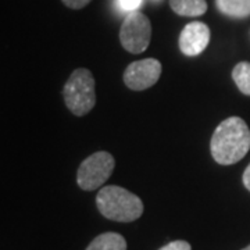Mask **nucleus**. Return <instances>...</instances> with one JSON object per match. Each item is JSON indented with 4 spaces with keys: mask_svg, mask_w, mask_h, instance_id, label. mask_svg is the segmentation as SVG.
Returning a JSON list of instances; mask_svg holds the SVG:
<instances>
[{
    "mask_svg": "<svg viewBox=\"0 0 250 250\" xmlns=\"http://www.w3.org/2000/svg\"><path fill=\"white\" fill-rule=\"evenodd\" d=\"M250 149V129L241 117H229L215 128L210 141L211 156L221 166L241 161Z\"/></svg>",
    "mask_w": 250,
    "mask_h": 250,
    "instance_id": "obj_1",
    "label": "nucleus"
},
{
    "mask_svg": "<svg viewBox=\"0 0 250 250\" xmlns=\"http://www.w3.org/2000/svg\"><path fill=\"white\" fill-rule=\"evenodd\" d=\"M96 206L100 214L117 223H131L143 214V203L139 196L116 185L99 190Z\"/></svg>",
    "mask_w": 250,
    "mask_h": 250,
    "instance_id": "obj_2",
    "label": "nucleus"
},
{
    "mask_svg": "<svg viewBox=\"0 0 250 250\" xmlns=\"http://www.w3.org/2000/svg\"><path fill=\"white\" fill-rule=\"evenodd\" d=\"M64 102L74 116L82 117L88 114L96 104L95 78L86 68L72 71L62 89Z\"/></svg>",
    "mask_w": 250,
    "mask_h": 250,
    "instance_id": "obj_3",
    "label": "nucleus"
},
{
    "mask_svg": "<svg viewBox=\"0 0 250 250\" xmlns=\"http://www.w3.org/2000/svg\"><path fill=\"white\" fill-rule=\"evenodd\" d=\"M116 160L108 152H96L81 163L77 172L78 187L83 190L100 188L113 174Z\"/></svg>",
    "mask_w": 250,
    "mask_h": 250,
    "instance_id": "obj_4",
    "label": "nucleus"
},
{
    "mask_svg": "<svg viewBox=\"0 0 250 250\" xmlns=\"http://www.w3.org/2000/svg\"><path fill=\"white\" fill-rule=\"evenodd\" d=\"M152 24L141 11L128 13L120 29V42L126 52L143 53L150 43Z\"/></svg>",
    "mask_w": 250,
    "mask_h": 250,
    "instance_id": "obj_5",
    "label": "nucleus"
},
{
    "mask_svg": "<svg viewBox=\"0 0 250 250\" xmlns=\"http://www.w3.org/2000/svg\"><path fill=\"white\" fill-rule=\"evenodd\" d=\"M161 62L156 59H143L131 62L124 72V83L132 90L152 88L161 75Z\"/></svg>",
    "mask_w": 250,
    "mask_h": 250,
    "instance_id": "obj_6",
    "label": "nucleus"
},
{
    "mask_svg": "<svg viewBox=\"0 0 250 250\" xmlns=\"http://www.w3.org/2000/svg\"><path fill=\"white\" fill-rule=\"evenodd\" d=\"M208 42H210V28L200 21L189 22L181 31L179 35V49L182 53L189 57L197 56L206 50Z\"/></svg>",
    "mask_w": 250,
    "mask_h": 250,
    "instance_id": "obj_7",
    "label": "nucleus"
},
{
    "mask_svg": "<svg viewBox=\"0 0 250 250\" xmlns=\"http://www.w3.org/2000/svg\"><path fill=\"white\" fill-rule=\"evenodd\" d=\"M171 10L182 17H199L207 11L206 0H170Z\"/></svg>",
    "mask_w": 250,
    "mask_h": 250,
    "instance_id": "obj_8",
    "label": "nucleus"
},
{
    "mask_svg": "<svg viewBox=\"0 0 250 250\" xmlns=\"http://www.w3.org/2000/svg\"><path fill=\"white\" fill-rule=\"evenodd\" d=\"M217 10L232 18H246L250 16V0H215Z\"/></svg>",
    "mask_w": 250,
    "mask_h": 250,
    "instance_id": "obj_9",
    "label": "nucleus"
},
{
    "mask_svg": "<svg viewBox=\"0 0 250 250\" xmlns=\"http://www.w3.org/2000/svg\"><path fill=\"white\" fill-rule=\"evenodd\" d=\"M86 250H126V241L117 232H106L96 236Z\"/></svg>",
    "mask_w": 250,
    "mask_h": 250,
    "instance_id": "obj_10",
    "label": "nucleus"
},
{
    "mask_svg": "<svg viewBox=\"0 0 250 250\" xmlns=\"http://www.w3.org/2000/svg\"><path fill=\"white\" fill-rule=\"evenodd\" d=\"M232 80L243 95L250 96V62H238L232 70Z\"/></svg>",
    "mask_w": 250,
    "mask_h": 250,
    "instance_id": "obj_11",
    "label": "nucleus"
},
{
    "mask_svg": "<svg viewBox=\"0 0 250 250\" xmlns=\"http://www.w3.org/2000/svg\"><path fill=\"white\" fill-rule=\"evenodd\" d=\"M117 4L123 11L132 13V11H138L139 6L142 4V0H117Z\"/></svg>",
    "mask_w": 250,
    "mask_h": 250,
    "instance_id": "obj_12",
    "label": "nucleus"
},
{
    "mask_svg": "<svg viewBox=\"0 0 250 250\" xmlns=\"http://www.w3.org/2000/svg\"><path fill=\"white\" fill-rule=\"evenodd\" d=\"M159 250H192L187 241H172Z\"/></svg>",
    "mask_w": 250,
    "mask_h": 250,
    "instance_id": "obj_13",
    "label": "nucleus"
},
{
    "mask_svg": "<svg viewBox=\"0 0 250 250\" xmlns=\"http://www.w3.org/2000/svg\"><path fill=\"white\" fill-rule=\"evenodd\" d=\"M62 1L68 7V9L80 10L83 9L85 6H88L92 0H62Z\"/></svg>",
    "mask_w": 250,
    "mask_h": 250,
    "instance_id": "obj_14",
    "label": "nucleus"
},
{
    "mask_svg": "<svg viewBox=\"0 0 250 250\" xmlns=\"http://www.w3.org/2000/svg\"><path fill=\"white\" fill-rule=\"evenodd\" d=\"M242 179H243V185H245L246 189L250 192V164L246 167V170H245V172H243V177H242Z\"/></svg>",
    "mask_w": 250,
    "mask_h": 250,
    "instance_id": "obj_15",
    "label": "nucleus"
},
{
    "mask_svg": "<svg viewBox=\"0 0 250 250\" xmlns=\"http://www.w3.org/2000/svg\"><path fill=\"white\" fill-rule=\"evenodd\" d=\"M242 250H250V245L248 246V248H245V249H242Z\"/></svg>",
    "mask_w": 250,
    "mask_h": 250,
    "instance_id": "obj_16",
    "label": "nucleus"
}]
</instances>
